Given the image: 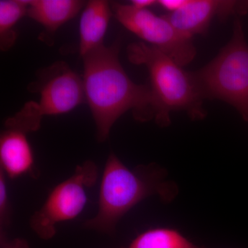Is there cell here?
Returning <instances> with one entry per match:
<instances>
[{
    "label": "cell",
    "mask_w": 248,
    "mask_h": 248,
    "mask_svg": "<svg viewBox=\"0 0 248 248\" xmlns=\"http://www.w3.org/2000/svg\"><path fill=\"white\" fill-rule=\"evenodd\" d=\"M120 44L102 45L82 57L85 99L89 104L98 141L108 138L116 121L131 110L135 120H155L157 107L149 85L134 83L119 59Z\"/></svg>",
    "instance_id": "cell-1"
},
{
    "label": "cell",
    "mask_w": 248,
    "mask_h": 248,
    "mask_svg": "<svg viewBox=\"0 0 248 248\" xmlns=\"http://www.w3.org/2000/svg\"><path fill=\"white\" fill-rule=\"evenodd\" d=\"M166 177L167 172L159 165H140L129 169L111 153L103 172L97 213L85 222L84 228L113 234L121 218L145 199L157 195L164 202H171L177 195L178 188Z\"/></svg>",
    "instance_id": "cell-2"
},
{
    "label": "cell",
    "mask_w": 248,
    "mask_h": 248,
    "mask_svg": "<svg viewBox=\"0 0 248 248\" xmlns=\"http://www.w3.org/2000/svg\"><path fill=\"white\" fill-rule=\"evenodd\" d=\"M127 54L132 63L143 65L149 72L150 86L157 107L155 122L158 125H169L172 111H186L192 120L205 117L204 99L192 73L184 71L167 55L143 42L131 44Z\"/></svg>",
    "instance_id": "cell-3"
},
{
    "label": "cell",
    "mask_w": 248,
    "mask_h": 248,
    "mask_svg": "<svg viewBox=\"0 0 248 248\" xmlns=\"http://www.w3.org/2000/svg\"><path fill=\"white\" fill-rule=\"evenodd\" d=\"M192 74L203 99L231 104L248 123V45L239 19L234 22L229 43Z\"/></svg>",
    "instance_id": "cell-4"
},
{
    "label": "cell",
    "mask_w": 248,
    "mask_h": 248,
    "mask_svg": "<svg viewBox=\"0 0 248 248\" xmlns=\"http://www.w3.org/2000/svg\"><path fill=\"white\" fill-rule=\"evenodd\" d=\"M31 88L40 93V100L27 103L16 115L8 119L6 128L27 134L36 131L45 116L71 112L86 99L83 79L63 62L42 70Z\"/></svg>",
    "instance_id": "cell-5"
},
{
    "label": "cell",
    "mask_w": 248,
    "mask_h": 248,
    "mask_svg": "<svg viewBox=\"0 0 248 248\" xmlns=\"http://www.w3.org/2000/svg\"><path fill=\"white\" fill-rule=\"evenodd\" d=\"M98 175L97 165L93 161L78 165L71 177L55 186L42 208L31 216L32 231L40 239L53 238L57 225L75 219L84 210L88 202L87 191L95 184Z\"/></svg>",
    "instance_id": "cell-6"
},
{
    "label": "cell",
    "mask_w": 248,
    "mask_h": 248,
    "mask_svg": "<svg viewBox=\"0 0 248 248\" xmlns=\"http://www.w3.org/2000/svg\"><path fill=\"white\" fill-rule=\"evenodd\" d=\"M111 7L124 27L181 66L195 59L197 51L192 37L178 31L165 16H158L149 9H137L131 5L120 3H112Z\"/></svg>",
    "instance_id": "cell-7"
},
{
    "label": "cell",
    "mask_w": 248,
    "mask_h": 248,
    "mask_svg": "<svg viewBox=\"0 0 248 248\" xmlns=\"http://www.w3.org/2000/svg\"><path fill=\"white\" fill-rule=\"evenodd\" d=\"M238 1L188 0L182 9L165 15L174 28L184 35L192 37L207 32L215 16L225 20L236 14Z\"/></svg>",
    "instance_id": "cell-8"
},
{
    "label": "cell",
    "mask_w": 248,
    "mask_h": 248,
    "mask_svg": "<svg viewBox=\"0 0 248 248\" xmlns=\"http://www.w3.org/2000/svg\"><path fill=\"white\" fill-rule=\"evenodd\" d=\"M0 169L10 179L35 177L33 153L27 133L12 128H6L1 133Z\"/></svg>",
    "instance_id": "cell-9"
},
{
    "label": "cell",
    "mask_w": 248,
    "mask_h": 248,
    "mask_svg": "<svg viewBox=\"0 0 248 248\" xmlns=\"http://www.w3.org/2000/svg\"><path fill=\"white\" fill-rule=\"evenodd\" d=\"M112 14L110 3L104 0H91L85 5L79 22V50L81 57L104 45Z\"/></svg>",
    "instance_id": "cell-10"
},
{
    "label": "cell",
    "mask_w": 248,
    "mask_h": 248,
    "mask_svg": "<svg viewBox=\"0 0 248 248\" xmlns=\"http://www.w3.org/2000/svg\"><path fill=\"white\" fill-rule=\"evenodd\" d=\"M84 4L78 0H29L27 16L53 33L76 16Z\"/></svg>",
    "instance_id": "cell-11"
},
{
    "label": "cell",
    "mask_w": 248,
    "mask_h": 248,
    "mask_svg": "<svg viewBox=\"0 0 248 248\" xmlns=\"http://www.w3.org/2000/svg\"><path fill=\"white\" fill-rule=\"evenodd\" d=\"M125 248H205L197 246L176 229L152 228L143 232Z\"/></svg>",
    "instance_id": "cell-12"
},
{
    "label": "cell",
    "mask_w": 248,
    "mask_h": 248,
    "mask_svg": "<svg viewBox=\"0 0 248 248\" xmlns=\"http://www.w3.org/2000/svg\"><path fill=\"white\" fill-rule=\"evenodd\" d=\"M29 1L1 0L0 1V47L9 50L16 42L17 35L14 30L17 23L27 15Z\"/></svg>",
    "instance_id": "cell-13"
},
{
    "label": "cell",
    "mask_w": 248,
    "mask_h": 248,
    "mask_svg": "<svg viewBox=\"0 0 248 248\" xmlns=\"http://www.w3.org/2000/svg\"><path fill=\"white\" fill-rule=\"evenodd\" d=\"M6 175L0 169V239L6 236V231L11 222V207L9 201Z\"/></svg>",
    "instance_id": "cell-14"
},
{
    "label": "cell",
    "mask_w": 248,
    "mask_h": 248,
    "mask_svg": "<svg viewBox=\"0 0 248 248\" xmlns=\"http://www.w3.org/2000/svg\"><path fill=\"white\" fill-rule=\"evenodd\" d=\"M187 1L188 0H159L157 1V4L163 9L170 11V14H171L182 9L186 6Z\"/></svg>",
    "instance_id": "cell-15"
},
{
    "label": "cell",
    "mask_w": 248,
    "mask_h": 248,
    "mask_svg": "<svg viewBox=\"0 0 248 248\" xmlns=\"http://www.w3.org/2000/svg\"><path fill=\"white\" fill-rule=\"evenodd\" d=\"M1 248H31L27 240L22 238L9 239L7 237L0 239Z\"/></svg>",
    "instance_id": "cell-16"
},
{
    "label": "cell",
    "mask_w": 248,
    "mask_h": 248,
    "mask_svg": "<svg viewBox=\"0 0 248 248\" xmlns=\"http://www.w3.org/2000/svg\"><path fill=\"white\" fill-rule=\"evenodd\" d=\"M156 4L157 1L155 0H133L130 5L137 9L146 10Z\"/></svg>",
    "instance_id": "cell-17"
},
{
    "label": "cell",
    "mask_w": 248,
    "mask_h": 248,
    "mask_svg": "<svg viewBox=\"0 0 248 248\" xmlns=\"http://www.w3.org/2000/svg\"><path fill=\"white\" fill-rule=\"evenodd\" d=\"M248 11V1H240L237 3V14L244 15L247 14Z\"/></svg>",
    "instance_id": "cell-18"
}]
</instances>
